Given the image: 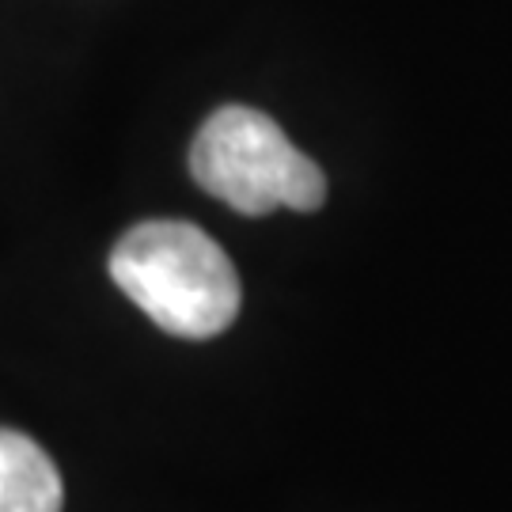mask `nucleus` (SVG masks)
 Instances as JSON below:
<instances>
[{"label":"nucleus","instance_id":"obj_1","mask_svg":"<svg viewBox=\"0 0 512 512\" xmlns=\"http://www.w3.org/2000/svg\"><path fill=\"white\" fill-rule=\"evenodd\" d=\"M110 277L160 330L217 338L243 304L239 274L213 236L186 220H145L110 251Z\"/></svg>","mask_w":512,"mask_h":512},{"label":"nucleus","instance_id":"obj_3","mask_svg":"<svg viewBox=\"0 0 512 512\" xmlns=\"http://www.w3.org/2000/svg\"><path fill=\"white\" fill-rule=\"evenodd\" d=\"M65 486L54 459L27 433L0 429V512H61Z\"/></svg>","mask_w":512,"mask_h":512},{"label":"nucleus","instance_id":"obj_2","mask_svg":"<svg viewBox=\"0 0 512 512\" xmlns=\"http://www.w3.org/2000/svg\"><path fill=\"white\" fill-rule=\"evenodd\" d=\"M190 175L205 194L243 217H266L277 205L311 213L327 198L319 164L281 133L270 114L251 107H220L205 118L190 145Z\"/></svg>","mask_w":512,"mask_h":512}]
</instances>
